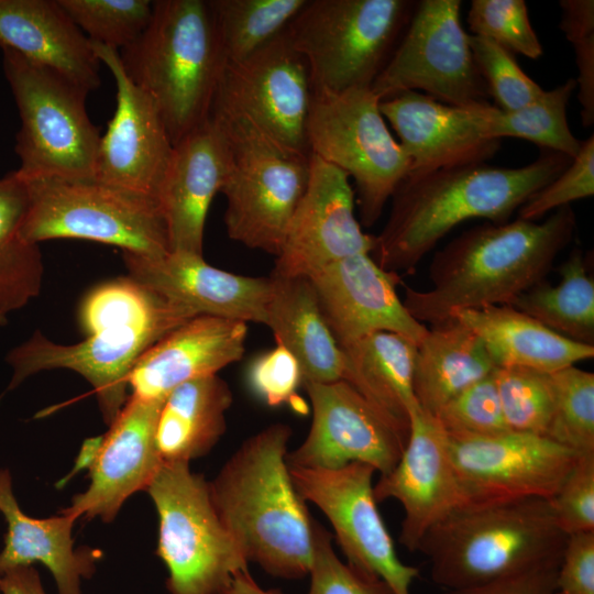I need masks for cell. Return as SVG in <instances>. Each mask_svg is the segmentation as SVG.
Returning a JSON list of instances; mask_svg holds the SVG:
<instances>
[{"instance_id": "23", "label": "cell", "mask_w": 594, "mask_h": 594, "mask_svg": "<svg viewBox=\"0 0 594 594\" xmlns=\"http://www.w3.org/2000/svg\"><path fill=\"white\" fill-rule=\"evenodd\" d=\"M163 402L129 396L102 435L88 469L89 485L73 497L64 512L76 519L99 518L110 522L130 496L147 488L163 463L155 444L156 420Z\"/></svg>"}, {"instance_id": "55", "label": "cell", "mask_w": 594, "mask_h": 594, "mask_svg": "<svg viewBox=\"0 0 594 594\" xmlns=\"http://www.w3.org/2000/svg\"><path fill=\"white\" fill-rule=\"evenodd\" d=\"M101 439H102V436H99L95 438H89L84 441L80 452L78 454V458L75 462L74 472L90 468V465L92 464L97 455L98 449L101 443Z\"/></svg>"}, {"instance_id": "47", "label": "cell", "mask_w": 594, "mask_h": 594, "mask_svg": "<svg viewBox=\"0 0 594 594\" xmlns=\"http://www.w3.org/2000/svg\"><path fill=\"white\" fill-rule=\"evenodd\" d=\"M549 503L565 536L594 531V453L578 454Z\"/></svg>"}, {"instance_id": "29", "label": "cell", "mask_w": 594, "mask_h": 594, "mask_svg": "<svg viewBox=\"0 0 594 594\" xmlns=\"http://www.w3.org/2000/svg\"><path fill=\"white\" fill-rule=\"evenodd\" d=\"M450 317L481 339L496 367L554 373L594 356V345L572 341L510 305L460 309Z\"/></svg>"}, {"instance_id": "8", "label": "cell", "mask_w": 594, "mask_h": 594, "mask_svg": "<svg viewBox=\"0 0 594 594\" xmlns=\"http://www.w3.org/2000/svg\"><path fill=\"white\" fill-rule=\"evenodd\" d=\"M145 492L158 516L156 554L170 594H219L249 561L221 520L209 482L189 463H162Z\"/></svg>"}, {"instance_id": "24", "label": "cell", "mask_w": 594, "mask_h": 594, "mask_svg": "<svg viewBox=\"0 0 594 594\" xmlns=\"http://www.w3.org/2000/svg\"><path fill=\"white\" fill-rule=\"evenodd\" d=\"M378 107L410 161L409 174L486 163L501 148V140L483 134L480 106L454 107L404 91L380 100Z\"/></svg>"}, {"instance_id": "51", "label": "cell", "mask_w": 594, "mask_h": 594, "mask_svg": "<svg viewBox=\"0 0 594 594\" xmlns=\"http://www.w3.org/2000/svg\"><path fill=\"white\" fill-rule=\"evenodd\" d=\"M575 54L578 100L584 128L594 124V35L572 44Z\"/></svg>"}, {"instance_id": "11", "label": "cell", "mask_w": 594, "mask_h": 594, "mask_svg": "<svg viewBox=\"0 0 594 594\" xmlns=\"http://www.w3.org/2000/svg\"><path fill=\"white\" fill-rule=\"evenodd\" d=\"M371 87L311 90L306 123L309 153L344 172L355 185L360 223L372 227L410 172Z\"/></svg>"}, {"instance_id": "14", "label": "cell", "mask_w": 594, "mask_h": 594, "mask_svg": "<svg viewBox=\"0 0 594 594\" xmlns=\"http://www.w3.org/2000/svg\"><path fill=\"white\" fill-rule=\"evenodd\" d=\"M293 483L305 502L328 518L346 563L389 585L395 594H411L419 569L405 564L380 514L372 466L353 462L339 469L289 466Z\"/></svg>"}, {"instance_id": "25", "label": "cell", "mask_w": 594, "mask_h": 594, "mask_svg": "<svg viewBox=\"0 0 594 594\" xmlns=\"http://www.w3.org/2000/svg\"><path fill=\"white\" fill-rule=\"evenodd\" d=\"M248 323L196 316L179 324L136 361L128 377L130 396L163 402L177 386L216 375L245 352Z\"/></svg>"}, {"instance_id": "7", "label": "cell", "mask_w": 594, "mask_h": 594, "mask_svg": "<svg viewBox=\"0 0 594 594\" xmlns=\"http://www.w3.org/2000/svg\"><path fill=\"white\" fill-rule=\"evenodd\" d=\"M24 180L29 207L21 234L28 242L80 239L148 257L170 252L156 198L95 178Z\"/></svg>"}, {"instance_id": "4", "label": "cell", "mask_w": 594, "mask_h": 594, "mask_svg": "<svg viewBox=\"0 0 594 594\" xmlns=\"http://www.w3.org/2000/svg\"><path fill=\"white\" fill-rule=\"evenodd\" d=\"M119 55L173 145L209 119L226 61L208 0L153 1L147 26Z\"/></svg>"}, {"instance_id": "49", "label": "cell", "mask_w": 594, "mask_h": 594, "mask_svg": "<svg viewBox=\"0 0 594 594\" xmlns=\"http://www.w3.org/2000/svg\"><path fill=\"white\" fill-rule=\"evenodd\" d=\"M556 594H594V531L566 536Z\"/></svg>"}, {"instance_id": "3", "label": "cell", "mask_w": 594, "mask_h": 594, "mask_svg": "<svg viewBox=\"0 0 594 594\" xmlns=\"http://www.w3.org/2000/svg\"><path fill=\"white\" fill-rule=\"evenodd\" d=\"M290 426L276 422L245 439L209 482L224 526L249 562L286 580L309 575L315 519L286 461Z\"/></svg>"}, {"instance_id": "19", "label": "cell", "mask_w": 594, "mask_h": 594, "mask_svg": "<svg viewBox=\"0 0 594 594\" xmlns=\"http://www.w3.org/2000/svg\"><path fill=\"white\" fill-rule=\"evenodd\" d=\"M90 43L117 86L116 111L101 135L92 178L157 199L174 148L162 116L127 76L119 51Z\"/></svg>"}, {"instance_id": "37", "label": "cell", "mask_w": 594, "mask_h": 594, "mask_svg": "<svg viewBox=\"0 0 594 594\" xmlns=\"http://www.w3.org/2000/svg\"><path fill=\"white\" fill-rule=\"evenodd\" d=\"M131 277L92 288L82 299L78 319L85 336L110 327H161L173 330L194 318Z\"/></svg>"}, {"instance_id": "42", "label": "cell", "mask_w": 594, "mask_h": 594, "mask_svg": "<svg viewBox=\"0 0 594 594\" xmlns=\"http://www.w3.org/2000/svg\"><path fill=\"white\" fill-rule=\"evenodd\" d=\"M474 63L496 108L509 112L538 99L544 91L517 64L514 54L485 37L469 34Z\"/></svg>"}, {"instance_id": "32", "label": "cell", "mask_w": 594, "mask_h": 594, "mask_svg": "<svg viewBox=\"0 0 594 594\" xmlns=\"http://www.w3.org/2000/svg\"><path fill=\"white\" fill-rule=\"evenodd\" d=\"M233 402L228 383L216 375L186 382L164 399L155 427V444L163 463L205 457L227 430Z\"/></svg>"}, {"instance_id": "15", "label": "cell", "mask_w": 594, "mask_h": 594, "mask_svg": "<svg viewBox=\"0 0 594 594\" xmlns=\"http://www.w3.org/2000/svg\"><path fill=\"white\" fill-rule=\"evenodd\" d=\"M448 444L464 506L528 498L549 501L578 457L544 436L516 431L486 437L448 436Z\"/></svg>"}, {"instance_id": "5", "label": "cell", "mask_w": 594, "mask_h": 594, "mask_svg": "<svg viewBox=\"0 0 594 594\" xmlns=\"http://www.w3.org/2000/svg\"><path fill=\"white\" fill-rule=\"evenodd\" d=\"M565 539L549 501L528 498L460 507L428 531L418 551L432 581L449 591L559 558Z\"/></svg>"}, {"instance_id": "22", "label": "cell", "mask_w": 594, "mask_h": 594, "mask_svg": "<svg viewBox=\"0 0 594 594\" xmlns=\"http://www.w3.org/2000/svg\"><path fill=\"white\" fill-rule=\"evenodd\" d=\"M128 276L193 316L265 324L271 277L233 274L202 255L169 252L158 257L122 252Z\"/></svg>"}, {"instance_id": "21", "label": "cell", "mask_w": 594, "mask_h": 594, "mask_svg": "<svg viewBox=\"0 0 594 594\" xmlns=\"http://www.w3.org/2000/svg\"><path fill=\"white\" fill-rule=\"evenodd\" d=\"M308 278L339 346L375 332L397 333L418 345L428 331L398 297L399 274L380 267L369 253L328 264Z\"/></svg>"}, {"instance_id": "33", "label": "cell", "mask_w": 594, "mask_h": 594, "mask_svg": "<svg viewBox=\"0 0 594 594\" xmlns=\"http://www.w3.org/2000/svg\"><path fill=\"white\" fill-rule=\"evenodd\" d=\"M496 366L481 339L455 318L432 324L417 345L413 388L431 415Z\"/></svg>"}, {"instance_id": "41", "label": "cell", "mask_w": 594, "mask_h": 594, "mask_svg": "<svg viewBox=\"0 0 594 594\" xmlns=\"http://www.w3.org/2000/svg\"><path fill=\"white\" fill-rule=\"evenodd\" d=\"M89 38L118 51L134 42L147 26L153 10L148 0H58Z\"/></svg>"}, {"instance_id": "26", "label": "cell", "mask_w": 594, "mask_h": 594, "mask_svg": "<svg viewBox=\"0 0 594 594\" xmlns=\"http://www.w3.org/2000/svg\"><path fill=\"white\" fill-rule=\"evenodd\" d=\"M227 166L224 138L211 117L174 145L157 196L170 252L202 255L206 218Z\"/></svg>"}, {"instance_id": "28", "label": "cell", "mask_w": 594, "mask_h": 594, "mask_svg": "<svg viewBox=\"0 0 594 594\" xmlns=\"http://www.w3.org/2000/svg\"><path fill=\"white\" fill-rule=\"evenodd\" d=\"M0 513L7 522L0 575L41 563L52 573L58 594H82L81 580L94 575L101 551L75 548L73 528L77 519L73 515L64 510L48 518L26 515L18 504L7 469H0Z\"/></svg>"}, {"instance_id": "52", "label": "cell", "mask_w": 594, "mask_h": 594, "mask_svg": "<svg viewBox=\"0 0 594 594\" xmlns=\"http://www.w3.org/2000/svg\"><path fill=\"white\" fill-rule=\"evenodd\" d=\"M560 29L565 38L575 44L594 35V1L561 0Z\"/></svg>"}, {"instance_id": "31", "label": "cell", "mask_w": 594, "mask_h": 594, "mask_svg": "<svg viewBox=\"0 0 594 594\" xmlns=\"http://www.w3.org/2000/svg\"><path fill=\"white\" fill-rule=\"evenodd\" d=\"M343 380L408 438L410 415L418 407L413 381L417 344L393 332H375L348 345Z\"/></svg>"}, {"instance_id": "53", "label": "cell", "mask_w": 594, "mask_h": 594, "mask_svg": "<svg viewBox=\"0 0 594 594\" xmlns=\"http://www.w3.org/2000/svg\"><path fill=\"white\" fill-rule=\"evenodd\" d=\"M0 594H46L34 566H21L0 575Z\"/></svg>"}, {"instance_id": "30", "label": "cell", "mask_w": 594, "mask_h": 594, "mask_svg": "<svg viewBox=\"0 0 594 594\" xmlns=\"http://www.w3.org/2000/svg\"><path fill=\"white\" fill-rule=\"evenodd\" d=\"M266 322L276 344L298 361L304 383L343 380V354L321 312L308 277L271 274Z\"/></svg>"}, {"instance_id": "2", "label": "cell", "mask_w": 594, "mask_h": 594, "mask_svg": "<svg viewBox=\"0 0 594 594\" xmlns=\"http://www.w3.org/2000/svg\"><path fill=\"white\" fill-rule=\"evenodd\" d=\"M575 230L571 206L554 210L542 222L517 218L472 227L433 255L431 288L406 286L403 304L416 320L431 324L454 310L512 305L546 279Z\"/></svg>"}, {"instance_id": "17", "label": "cell", "mask_w": 594, "mask_h": 594, "mask_svg": "<svg viewBox=\"0 0 594 594\" xmlns=\"http://www.w3.org/2000/svg\"><path fill=\"white\" fill-rule=\"evenodd\" d=\"M354 201L349 176L310 154L308 184L275 257L272 274L308 277L348 256L371 254L375 235L362 230Z\"/></svg>"}, {"instance_id": "9", "label": "cell", "mask_w": 594, "mask_h": 594, "mask_svg": "<svg viewBox=\"0 0 594 594\" xmlns=\"http://www.w3.org/2000/svg\"><path fill=\"white\" fill-rule=\"evenodd\" d=\"M210 117L227 146L228 166L220 193L228 237L275 257L309 179V156L287 153L246 121L218 109Z\"/></svg>"}, {"instance_id": "13", "label": "cell", "mask_w": 594, "mask_h": 594, "mask_svg": "<svg viewBox=\"0 0 594 594\" xmlns=\"http://www.w3.org/2000/svg\"><path fill=\"white\" fill-rule=\"evenodd\" d=\"M311 82L286 30L249 57L224 65L212 109L246 121L280 150L309 156Z\"/></svg>"}, {"instance_id": "50", "label": "cell", "mask_w": 594, "mask_h": 594, "mask_svg": "<svg viewBox=\"0 0 594 594\" xmlns=\"http://www.w3.org/2000/svg\"><path fill=\"white\" fill-rule=\"evenodd\" d=\"M560 559L561 557L480 585L449 590L442 594H556Z\"/></svg>"}, {"instance_id": "1", "label": "cell", "mask_w": 594, "mask_h": 594, "mask_svg": "<svg viewBox=\"0 0 594 594\" xmlns=\"http://www.w3.org/2000/svg\"><path fill=\"white\" fill-rule=\"evenodd\" d=\"M571 161L564 154L543 150L520 167L480 163L409 174L391 197L388 219L375 235L372 258L385 271L411 272L462 222L510 221L513 213Z\"/></svg>"}, {"instance_id": "36", "label": "cell", "mask_w": 594, "mask_h": 594, "mask_svg": "<svg viewBox=\"0 0 594 594\" xmlns=\"http://www.w3.org/2000/svg\"><path fill=\"white\" fill-rule=\"evenodd\" d=\"M576 89L575 78H569L551 90H544L534 102L515 111H501L493 105L480 106L477 119L488 139L517 138L530 141L543 150L574 158L582 141L570 130L566 107Z\"/></svg>"}, {"instance_id": "48", "label": "cell", "mask_w": 594, "mask_h": 594, "mask_svg": "<svg viewBox=\"0 0 594 594\" xmlns=\"http://www.w3.org/2000/svg\"><path fill=\"white\" fill-rule=\"evenodd\" d=\"M249 382L253 392L268 406L292 404L302 410L304 402L297 396L302 375L296 358L283 345L262 353L249 369Z\"/></svg>"}, {"instance_id": "18", "label": "cell", "mask_w": 594, "mask_h": 594, "mask_svg": "<svg viewBox=\"0 0 594 594\" xmlns=\"http://www.w3.org/2000/svg\"><path fill=\"white\" fill-rule=\"evenodd\" d=\"M170 331L161 327H110L66 345L35 331L6 356L12 369L7 391L42 371L70 370L94 387L102 418L110 425L130 396L128 377L134 364Z\"/></svg>"}, {"instance_id": "56", "label": "cell", "mask_w": 594, "mask_h": 594, "mask_svg": "<svg viewBox=\"0 0 594 594\" xmlns=\"http://www.w3.org/2000/svg\"><path fill=\"white\" fill-rule=\"evenodd\" d=\"M7 316L0 312V327L7 323Z\"/></svg>"}, {"instance_id": "10", "label": "cell", "mask_w": 594, "mask_h": 594, "mask_svg": "<svg viewBox=\"0 0 594 594\" xmlns=\"http://www.w3.org/2000/svg\"><path fill=\"white\" fill-rule=\"evenodd\" d=\"M2 56L21 122L16 174L26 180L92 178L101 135L87 113L88 92L10 50Z\"/></svg>"}, {"instance_id": "27", "label": "cell", "mask_w": 594, "mask_h": 594, "mask_svg": "<svg viewBox=\"0 0 594 594\" xmlns=\"http://www.w3.org/2000/svg\"><path fill=\"white\" fill-rule=\"evenodd\" d=\"M0 47L48 68L87 92L101 84L89 38L58 0H0Z\"/></svg>"}, {"instance_id": "35", "label": "cell", "mask_w": 594, "mask_h": 594, "mask_svg": "<svg viewBox=\"0 0 594 594\" xmlns=\"http://www.w3.org/2000/svg\"><path fill=\"white\" fill-rule=\"evenodd\" d=\"M558 273L556 285L543 279L510 306L572 341L594 345V279L582 250L573 249Z\"/></svg>"}, {"instance_id": "39", "label": "cell", "mask_w": 594, "mask_h": 594, "mask_svg": "<svg viewBox=\"0 0 594 594\" xmlns=\"http://www.w3.org/2000/svg\"><path fill=\"white\" fill-rule=\"evenodd\" d=\"M551 376L554 404L546 437L576 454L594 453V374L572 365Z\"/></svg>"}, {"instance_id": "43", "label": "cell", "mask_w": 594, "mask_h": 594, "mask_svg": "<svg viewBox=\"0 0 594 594\" xmlns=\"http://www.w3.org/2000/svg\"><path fill=\"white\" fill-rule=\"evenodd\" d=\"M468 24L472 35L491 40L513 54L537 59L543 53L524 0H472Z\"/></svg>"}, {"instance_id": "54", "label": "cell", "mask_w": 594, "mask_h": 594, "mask_svg": "<svg viewBox=\"0 0 594 594\" xmlns=\"http://www.w3.org/2000/svg\"><path fill=\"white\" fill-rule=\"evenodd\" d=\"M219 594H284L276 588L265 590L252 578L249 571L238 573Z\"/></svg>"}, {"instance_id": "20", "label": "cell", "mask_w": 594, "mask_h": 594, "mask_svg": "<svg viewBox=\"0 0 594 594\" xmlns=\"http://www.w3.org/2000/svg\"><path fill=\"white\" fill-rule=\"evenodd\" d=\"M373 491L377 503L394 498L402 505L399 542L411 552L419 550L432 527L465 505L448 436L436 416L415 408L398 462L380 476Z\"/></svg>"}, {"instance_id": "34", "label": "cell", "mask_w": 594, "mask_h": 594, "mask_svg": "<svg viewBox=\"0 0 594 594\" xmlns=\"http://www.w3.org/2000/svg\"><path fill=\"white\" fill-rule=\"evenodd\" d=\"M28 207L26 182L15 170L0 178V312L6 316L28 305L42 288L40 246L21 234Z\"/></svg>"}, {"instance_id": "44", "label": "cell", "mask_w": 594, "mask_h": 594, "mask_svg": "<svg viewBox=\"0 0 594 594\" xmlns=\"http://www.w3.org/2000/svg\"><path fill=\"white\" fill-rule=\"evenodd\" d=\"M493 373L459 393L435 415L448 436L486 437L510 431Z\"/></svg>"}, {"instance_id": "38", "label": "cell", "mask_w": 594, "mask_h": 594, "mask_svg": "<svg viewBox=\"0 0 594 594\" xmlns=\"http://www.w3.org/2000/svg\"><path fill=\"white\" fill-rule=\"evenodd\" d=\"M226 64L240 62L286 30L307 0H208Z\"/></svg>"}, {"instance_id": "6", "label": "cell", "mask_w": 594, "mask_h": 594, "mask_svg": "<svg viewBox=\"0 0 594 594\" xmlns=\"http://www.w3.org/2000/svg\"><path fill=\"white\" fill-rule=\"evenodd\" d=\"M411 0H307L286 28L311 90L371 87L411 16Z\"/></svg>"}, {"instance_id": "40", "label": "cell", "mask_w": 594, "mask_h": 594, "mask_svg": "<svg viewBox=\"0 0 594 594\" xmlns=\"http://www.w3.org/2000/svg\"><path fill=\"white\" fill-rule=\"evenodd\" d=\"M493 375L508 429L546 437L554 404L551 373L504 366Z\"/></svg>"}, {"instance_id": "12", "label": "cell", "mask_w": 594, "mask_h": 594, "mask_svg": "<svg viewBox=\"0 0 594 594\" xmlns=\"http://www.w3.org/2000/svg\"><path fill=\"white\" fill-rule=\"evenodd\" d=\"M460 0L416 1L409 22L371 86L380 100L418 91L444 105H490L460 19Z\"/></svg>"}, {"instance_id": "46", "label": "cell", "mask_w": 594, "mask_h": 594, "mask_svg": "<svg viewBox=\"0 0 594 594\" xmlns=\"http://www.w3.org/2000/svg\"><path fill=\"white\" fill-rule=\"evenodd\" d=\"M594 195V136L591 134L569 166L519 207V219L537 221L552 210Z\"/></svg>"}, {"instance_id": "45", "label": "cell", "mask_w": 594, "mask_h": 594, "mask_svg": "<svg viewBox=\"0 0 594 594\" xmlns=\"http://www.w3.org/2000/svg\"><path fill=\"white\" fill-rule=\"evenodd\" d=\"M310 585L306 594H395L387 583L342 562L332 536L315 521Z\"/></svg>"}, {"instance_id": "16", "label": "cell", "mask_w": 594, "mask_h": 594, "mask_svg": "<svg viewBox=\"0 0 594 594\" xmlns=\"http://www.w3.org/2000/svg\"><path fill=\"white\" fill-rule=\"evenodd\" d=\"M312 420L304 442L286 455L288 466L339 469L359 462L381 475L398 462L402 435L345 381L304 383Z\"/></svg>"}]
</instances>
